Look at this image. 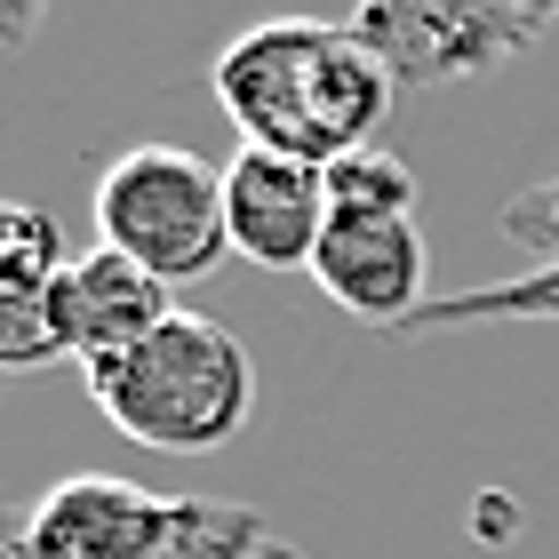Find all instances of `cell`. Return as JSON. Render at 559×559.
I'll use <instances>...</instances> for the list:
<instances>
[{
	"instance_id": "1",
	"label": "cell",
	"mask_w": 559,
	"mask_h": 559,
	"mask_svg": "<svg viewBox=\"0 0 559 559\" xmlns=\"http://www.w3.org/2000/svg\"><path fill=\"white\" fill-rule=\"evenodd\" d=\"M392 64L352 33L320 16H272L216 57V105L240 129V144L288 152V160H344V152L384 144L392 112Z\"/></svg>"
},
{
	"instance_id": "2",
	"label": "cell",
	"mask_w": 559,
	"mask_h": 559,
	"mask_svg": "<svg viewBox=\"0 0 559 559\" xmlns=\"http://www.w3.org/2000/svg\"><path fill=\"white\" fill-rule=\"evenodd\" d=\"M88 400L105 408L112 431H129L136 448L209 455L224 440H240L248 408H257V376H248V352L233 344L224 320L168 312L129 360L88 376Z\"/></svg>"
},
{
	"instance_id": "3",
	"label": "cell",
	"mask_w": 559,
	"mask_h": 559,
	"mask_svg": "<svg viewBox=\"0 0 559 559\" xmlns=\"http://www.w3.org/2000/svg\"><path fill=\"white\" fill-rule=\"evenodd\" d=\"M96 233L112 257L144 264L152 280L185 288L209 280L233 257V209H224V176L176 144H136L96 176Z\"/></svg>"
},
{
	"instance_id": "4",
	"label": "cell",
	"mask_w": 559,
	"mask_h": 559,
	"mask_svg": "<svg viewBox=\"0 0 559 559\" xmlns=\"http://www.w3.org/2000/svg\"><path fill=\"white\" fill-rule=\"evenodd\" d=\"M544 24L536 0H360L352 33L392 64L400 88H448L520 57Z\"/></svg>"
},
{
	"instance_id": "5",
	"label": "cell",
	"mask_w": 559,
	"mask_h": 559,
	"mask_svg": "<svg viewBox=\"0 0 559 559\" xmlns=\"http://www.w3.org/2000/svg\"><path fill=\"white\" fill-rule=\"evenodd\" d=\"M168 520L176 496H152L136 479H105V472H72L24 512L9 559H160Z\"/></svg>"
},
{
	"instance_id": "6",
	"label": "cell",
	"mask_w": 559,
	"mask_h": 559,
	"mask_svg": "<svg viewBox=\"0 0 559 559\" xmlns=\"http://www.w3.org/2000/svg\"><path fill=\"white\" fill-rule=\"evenodd\" d=\"M312 280H320V296L344 304L352 320L400 336V328L431 304L416 216H352V209H336V216H328V233H320Z\"/></svg>"
},
{
	"instance_id": "7",
	"label": "cell",
	"mask_w": 559,
	"mask_h": 559,
	"mask_svg": "<svg viewBox=\"0 0 559 559\" xmlns=\"http://www.w3.org/2000/svg\"><path fill=\"white\" fill-rule=\"evenodd\" d=\"M224 209H233V257L264 272H312L320 233H328V168L288 160V152L240 144V160L224 168Z\"/></svg>"
},
{
	"instance_id": "8",
	"label": "cell",
	"mask_w": 559,
	"mask_h": 559,
	"mask_svg": "<svg viewBox=\"0 0 559 559\" xmlns=\"http://www.w3.org/2000/svg\"><path fill=\"white\" fill-rule=\"evenodd\" d=\"M168 312H176V304H168V280H152L144 264L112 257V248L72 257L64 280L48 288V328H57V352H64V360H81V376L129 360V352H136Z\"/></svg>"
},
{
	"instance_id": "9",
	"label": "cell",
	"mask_w": 559,
	"mask_h": 559,
	"mask_svg": "<svg viewBox=\"0 0 559 559\" xmlns=\"http://www.w3.org/2000/svg\"><path fill=\"white\" fill-rule=\"evenodd\" d=\"M64 233L40 209H0V360L9 368H48L64 360L48 328V288L64 280Z\"/></svg>"
},
{
	"instance_id": "10",
	"label": "cell",
	"mask_w": 559,
	"mask_h": 559,
	"mask_svg": "<svg viewBox=\"0 0 559 559\" xmlns=\"http://www.w3.org/2000/svg\"><path fill=\"white\" fill-rule=\"evenodd\" d=\"M479 320H559V264H536L527 280H496V288L431 296L400 336H448V328H479Z\"/></svg>"
},
{
	"instance_id": "11",
	"label": "cell",
	"mask_w": 559,
	"mask_h": 559,
	"mask_svg": "<svg viewBox=\"0 0 559 559\" xmlns=\"http://www.w3.org/2000/svg\"><path fill=\"white\" fill-rule=\"evenodd\" d=\"M328 209H352V216H408L416 209V176L400 152L368 144V152H344L328 160Z\"/></svg>"
},
{
	"instance_id": "12",
	"label": "cell",
	"mask_w": 559,
	"mask_h": 559,
	"mask_svg": "<svg viewBox=\"0 0 559 559\" xmlns=\"http://www.w3.org/2000/svg\"><path fill=\"white\" fill-rule=\"evenodd\" d=\"M503 240L527 248V257H544V264H559V176L527 185L520 200H503Z\"/></svg>"
},
{
	"instance_id": "13",
	"label": "cell",
	"mask_w": 559,
	"mask_h": 559,
	"mask_svg": "<svg viewBox=\"0 0 559 559\" xmlns=\"http://www.w3.org/2000/svg\"><path fill=\"white\" fill-rule=\"evenodd\" d=\"M40 9H48V0H0V33H9V48H24V40H33Z\"/></svg>"
}]
</instances>
